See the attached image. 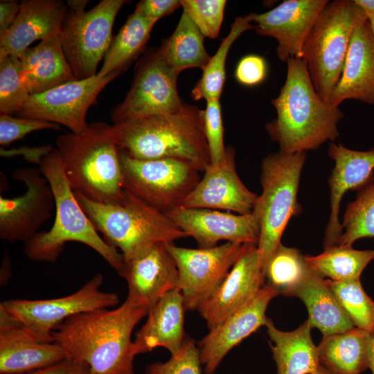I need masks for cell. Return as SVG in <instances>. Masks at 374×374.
I'll return each instance as SVG.
<instances>
[{
	"instance_id": "obj_1",
	"label": "cell",
	"mask_w": 374,
	"mask_h": 374,
	"mask_svg": "<svg viewBox=\"0 0 374 374\" xmlns=\"http://www.w3.org/2000/svg\"><path fill=\"white\" fill-rule=\"evenodd\" d=\"M149 310L127 297L116 309H97L66 319L53 331V341L66 358L87 364L93 374H134L132 334Z\"/></svg>"
},
{
	"instance_id": "obj_2",
	"label": "cell",
	"mask_w": 374,
	"mask_h": 374,
	"mask_svg": "<svg viewBox=\"0 0 374 374\" xmlns=\"http://www.w3.org/2000/svg\"><path fill=\"white\" fill-rule=\"evenodd\" d=\"M286 63L285 83L271 100L277 116L265 125L271 141L287 153L307 152L335 141L344 113L321 99L302 58H290Z\"/></svg>"
},
{
	"instance_id": "obj_3",
	"label": "cell",
	"mask_w": 374,
	"mask_h": 374,
	"mask_svg": "<svg viewBox=\"0 0 374 374\" xmlns=\"http://www.w3.org/2000/svg\"><path fill=\"white\" fill-rule=\"evenodd\" d=\"M118 150L140 160L172 158L200 172L211 163L204 127V110L185 104L179 111L134 118L111 125Z\"/></svg>"
},
{
	"instance_id": "obj_4",
	"label": "cell",
	"mask_w": 374,
	"mask_h": 374,
	"mask_svg": "<svg viewBox=\"0 0 374 374\" xmlns=\"http://www.w3.org/2000/svg\"><path fill=\"white\" fill-rule=\"evenodd\" d=\"M55 143L66 178L74 192L102 204L121 200L123 172L111 125L93 122L81 133L59 135Z\"/></svg>"
},
{
	"instance_id": "obj_5",
	"label": "cell",
	"mask_w": 374,
	"mask_h": 374,
	"mask_svg": "<svg viewBox=\"0 0 374 374\" xmlns=\"http://www.w3.org/2000/svg\"><path fill=\"white\" fill-rule=\"evenodd\" d=\"M42 174L48 182L55 197V217L52 227L39 231L24 242V253L31 260L55 262L68 242H78L96 251L117 272L123 257L107 244L80 205L66 178L57 149L40 163Z\"/></svg>"
},
{
	"instance_id": "obj_6",
	"label": "cell",
	"mask_w": 374,
	"mask_h": 374,
	"mask_svg": "<svg viewBox=\"0 0 374 374\" xmlns=\"http://www.w3.org/2000/svg\"><path fill=\"white\" fill-rule=\"evenodd\" d=\"M75 195L105 241L119 249L123 258H130L157 243H174L187 238L165 213L124 189L116 204L91 201L78 192Z\"/></svg>"
},
{
	"instance_id": "obj_7",
	"label": "cell",
	"mask_w": 374,
	"mask_h": 374,
	"mask_svg": "<svg viewBox=\"0 0 374 374\" xmlns=\"http://www.w3.org/2000/svg\"><path fill=\"white\" fill-rule=\"evenodd\" d=\"M367 20L354 0L328 1L306 38L302 59L316 91L327 103L341 77L353 32Z\"/></svg>"
},
{
	"instance_id": "obj_8",
	"label": "cell",
	"mask_w": 374,
	"mask_h": 374,
	"mask_svg": "<svg viewBox=\"0 0 374 374\" xmlns=\"http://www.w3.org/2000/svg\"><path fill=\"white\" fill-rule=\"evenodd\" d=\"M306 152L287 153L278 150L262 161V193L258 196L253 213L260 224L257 245L264 272L280 242L290 220L300 214L297 199L300 178Z\"/></svg>"
},
{
	"instance_id": "obj_9",
	"label": "cell",
	"mask_w": 374,
	"mask_h": 374,
	"mask_svg": "<svg viewBox=\"0 0 374 374\" xmlns=\"http://www.w3.org/2000/svg\"><path fill=\"white\" fill-rule=\"evenodd\" d=\"M119 157L123 189L165 213L182 206L201 179L200 171L184 160H140L120 150Z\"/></svg>"
},
{
	"instance_id": "obj_10",
	"label": "cell",
	"mask_w": 374,
	"mask_h": 374,
	"mask_svg": "<svg viewBox=\"0 0 374 374\" xmlns=\"http://www.w3.org/2000/svg\"><path fill=\"white\" fill-rule=\"evenodd\" d=\"M129 1L102 0L88 11H67L59 37L76 80L96 75L97 67L112 41V28Z\"/></svg>"
},
{
	"instance_id": "obj_11",
	"label": "cell",
	"mask_w": 374,
	"mask_h": 374,
	"mask_svg": "<svg viewBox=\"0 0 374 374\" xmlns=\"http://www.w3.org/2000/svg\"><path fill=\"white\" fill-rule=\"evenodd\" d=\"M101 274L94 275L76 292L65 296L40 300L3 301V309L23 324L41 342L53 341L52 332L66 319L82 312L109 308L118 303L115 292L102 291Z\"/></svg>"
},
{
	"instance_id": "obj_12",
	"label": "cell",
	"mask_w": 374,
	"mask_h": 374,
	"mask_svg": "<svg viewBox=\"0 0 374 374\" xmlns=\"http://www.w3.org/2000/svg\"><path fill=\"white\" fill-rule=\"evenodd\" d=\"M178 271V288L186 310H197L220 286L246 244L226 242L210 248L190 249L165 244Z\"/></svg>"
},
{
	"instance_id": "obj_13",
	"label": "cell",
	"mask_w": 374,
	"mask_h": 374,
	"mask_svg": "<svg viewBox=\"0 0 374 374\" xmlns=\"http://www.w3.org/2000/svg\"><path fill=\"white\" fill-rule=\"evenodd\" d=\"M178 75L159 48L148 52L138 63L130 90L111 114L114 124L182 109L184 103L177 88Z\"/></svg>"
},
{
	"instance_id": "obj_14",
	"label": "cell",
	"mask_w": 374,
	"mask_h": 374,
	"mask_svg": "<svg viewBox=\"0 0 374 374\" xmlns=\"http://www.w3.org/2000/svg\"><path fill=\"white\" fill-rule=\"evenodd\" d=\"M119 74L97 75L75 80L44 92L30 95L16 114L28 118L62 125L78 134L87 129V114L101 91Z\"/></svg>"
},
{
	"instance_id": "obj_15",
	"label": "cell",
	"mask_w": 374,
	"mask_h": 374,
	"mask_svg": "<svg viewBox=\"0 0 374 374\" xmlns=\"http://www.w3.org/2000/svg\"><path fill=\"white\" fill-rule=\"evenodd\" d=\"M12 177L22 181L27 190L12 198L0 196V238L26 242L51 218L55 197L39 168H17Z\"/></svg>"
},
{
	"instance_id": "obj_16",
	"label": "cell",
	"mask_w": 374,
	"mask_h": 374,
	"mask_svg": "<svg viewBox=\"0 0 374 374\" xmlns=\"http://www.w3.org/2000/svg\"><path fill=\"white\" fill-rule=\"evenodd\" d=\"M280 292L266 283L247 304L209 330L197 346L205 374H214L224 357L243 339L265 326L269 302Z\"/></svg>"
},
{
	"instance_id": "obj_17",
	"label": "cell",
	"mask_w": 374,
	"mask_h": 374,
	"mask_svg": "<svg viewBox=\"0 0 374 374\" xmlns=\"http://www.w3.org/2000/svg\"><path fill=\"white\" fill-rule=\"evenodd\" d=\"M328 0H285L260 14L251 13L257 34L277 41L276 55L284 62L302 58L306 38Z\"/></svg>"
},
{
	"instance_id": "obj_18",
	"label": "cell",
	"mask_w": 374,
	"mask_h": 374,
	"mask_svg": "<svg viewBox=\"0 0 374 374\" xmlns=\"http://www.w3.org/2000/svg\"><path fill=\"white\" fill-rule=\"evenodd\" d=\"M265 280L257 245L246 244L222 283L197 309L208 330L251 301Z\"/></svg>"
},
{
	"instance_id": "obj_19",
	"label": "cell",
	"mask_w": 374,
	"mask_h": 374,
	"mask_svg": "<svg viewBox=\"0 0 374 374\" xmlns=\"http://www.w3.org/2000/svg\"><path fill=\"white\" fill-rule=\"evenodd\" d=\"M166 214L199 248L217 246L221 240L254 245L259 241L260 224L253 212L241 215L180 206Z\"/></svg>"
},
{
	"instance_id": "obj_20",
	"label": "cell",
	"mask_w": 374,
	"mask_h": 374,
	"mask_svg": "<svg viewBox=\"0 0 374 374\" xmlns=\"http://www.w3.org/2000/svg\"><path fill=\"white\" fill-rule=\"evenodd\" d=\"M235 155L234 148L227 147L223 159L206 168L203 178L182 206L228 210L241 215L251 213L258 195L249 190L240 179Z\"/></svg>"
},
{
	"instance_id": "obj_21",
	"label": "cell",
	"mask_w": 374,
	"mask_h": 374,
	"mask_svg": "<svg viewBox=\"0 0 374 374\" xmlns=\"http://www.w3.org/2000/svg\"><path fill=\"white\" fill-rule=\"evenodd\" d=\"M127 283V298L150 309L168 292L178 288L177 265L164 243H157L123 258L118 271Z\"/></svg>"
},
{
	"instance_id": "obj_22",
	"label": "cell",
	"mask_w": 374,
	"mask_h": 374,
	"mask_svg": "<svg viewBox=\"0 0 374 374\" xmlns=\"http://www.w3.org/2000/svg\"><path fill=\"white\" fill-rule=\"evenodd\" d=\"M328 154L335 161V166L328 178L330 213L325 232L324 249L336 245L341 235L339 216L344 194L349 190H359L374 181V148L357 151L331 142Z\"/></svg>"
},
{
	"instance_id": "obj_23",
	"label": "cell",
	"mask_w": 374,
	"mask_h": 374,
	"mask_svg": "<svg viewBox=\"0 0 374 374\" xmlns=\"http://www.w3.org/2000/svg\"><path fill=\"white\" fill-rule=\"evenodd\" d=\"M68 11L60 0H24L11 26L0 33V60L20 57L30 45L59 35Z\"/></svg>"
},
{
	"instance_id": "obj_24",
	"label": "cell",
	"mask_w": 374,
	"mask_h": 374,
	"mask_svg": "<svg viewBox=\"0 0 374 374\" xmlns=\"http://www.w3.org/2000/svg\"><path fill=\"white\" fill-rule=\"evenodd\" d=\"M64 358L59 346L39 341L23 324L0 308L1 374H24Z\"/></svg>"
},
{
	"instance_id": "obj_25",
	"label": "cell",
	"mask_w": 374,
	"mask_h": 374,
	"mask_svg": "<svg viewBox=\"0 0 374 374\" xmlns=\"http://www.w3.org/2000/svg\"><path fill=\"white\" fill-rule=\"evenodd\" d=\"M348 99L374 105V36L368 20L353 32L330 104L339 107Z\"/></svg>"
},
{
	"instance_id": "obj_26",
	"label": "cell",
	"mask_w": 374,
	"mask_h": 374,
	"mask_svg": "<svg viewBox=\"0 0 374 374\" xmlns=\"http://www.w3.org/2000/svg\"><path fill=\"white\" fill-rule=\"evenodd\" d=\"M186 310L179 288L163 296L150 310L145 323L133 340L136 355L163 347L171 354L181 347L186 335L184 330Z\"/></svg>"
},
{
	"instance_id": "obj_27",
	"label": "cell",
	"mask_w": 374,
	"mask_h": 374,
	"mask_svg": "<svg viewBox=\"0 0 374 374\" xmlns=\"http://www.w3.org/2000/svg\"><path fill=\"white\" fill-rule=\"evenodd\" d=\"M19 60L22 78L30 95L76 80L63 52L59 35L28 48Z\"/></svg>"
},
{
	"instance_id": "obj_28",
	"label": "cell",
	"mask_w": 374,
	"mask_h": 374,
	"mask_svg": "<svg viewBox=\"0 0 374 374\" xmlns=\"http://www.w3.org/2000/svg\"><path fill=\"white\" fill-rule=\"evenodd\" d=\"M286 296L297 297L303 302L308 312L307 320L312 328L320 330L323 337L354 327L326 279L310 267L304 279Z\"/></svg>"
},
{
	"instance_id": "obj_29",
	"label": "cell",
	"mask_w": 374,
	"mask_h": 374,
	"mask_svg": "<svg viewBox=\"0 0 374 374\" xmlns=\"http://www.w3.org/2000/svg\"><path fill=\"white\" fill-rule=\"evenodd\" d=\"M277 374H314L320 366L317 346L306 320L296 329L283 331L269 319L266 326Z\"/></svg>"
},
{
	"instance_id": "obj_30",
	"label": "cell",
	"mask_w": 374,
	"mask_h": 374,
	"mask_svg": "<svg viewBox=\"0 0 374 374\" xmlns=\"http://www.w3.org/2000/svg\"><path fill=\"white\" fill-rule=\"evenodd\" d=\"M373 332L353 327L322 337L317 346L320 365L332 374H362L369 368Z\"/></svg>"
},
{
	"instance_id": "obj_31",
	"label": "cell",
	"mask_w": 374,
	"mask_h": 374,
	"mask_svg": "<svg viewBox=\"0 0 374 374\" xmlns=\"http://www.w3.org/2000/svg\"><path fill=\"white\" fill-rule=\"evenodd\" d=\"M157 21L134 12L113 37L96 75L121 74L144 51Z\"/></svg>"
},
{
	"instance_id": "obj_32",
	"label": "cell",
	"mask_w": 374,
	"mask_h": 374,
	"mask_svg": "<svg viewBox=\"0 0 374 374\" xmlns=\"http://www.w3.org/2000/svg\"><path fill=\"white\" fill-rule=\"evenodd\" d=\"M204 37L193 21L183 11L173 33L159 48L167 64L178 74L190 68L203 70L211 59L204 47Z\"/></svg>"
},
{
	"instance_id": "obj_33",
	"label": "cell",
	"mask_w": 374,
	"mask_h": 374,
	"mask_svg": "<svg viewBox=\"0 0 374 374\" xmlns=\"http://www.w3.org/2000/svg\"><path fill=\"white\" fill-rule=\"evenodd\" d=\"M309 267L322 278L334 281L359 280L368 264L374 260V249L357 250L333 245L317 256H305Z\"/></svg>"
},
{
	"instance_id": "obj_34",
	"label": "cell",
	"mask_w": 374,
	"mask_h": 374,
	"mask_svg": "<svg viewBox=\"0 0 374 374\" xmlns=\"http://www.w3.org/2000/svg\"><path fill=\"white\" fill-rule=\"evenodd\" d=\"M253 28L251 13L235 18L229 33L223 39L215 55L203 69L201 78L191 91L192 98L220 100L226 80V60L233 42L245 31Z\"/></svg>"
},
{
	"instance_id": "obj_35",
	"label": "cell",
	"mask_w": 374,
	"mask_h": 374,
	"mask_svg": "<svg viewBox=\"0 0 374 374\" xmlns=\"http://www.w3.org/2000/svg\"><path fill=\"white\" fill-rule=\"evenodd\" d=\"M342 233L337 244L350 247L362 238L374 239V181L358 190L348 204L341 223Z\"/></svg>"
},
{
	"instance_id": "obj_36",
	"label": "cell",
	"mask_w": 374,
	"mask_h": 374,
	"mask_svg": "<svg viewBox=\"0 0 374 374\" xmlns=\"http://www.w3.org/2000/svg\"><path fill=\"white\" fill-rule=\"evenodd\" d=\"M309 266L299 249L280 243L267 263L265 276L267 283L285 296L305 277Z\"/></svg>"
},
{
	"instance_id": "obj_37",
	"label": "cell",
	"mask_w": 374,
	"mask_h": 374,
	"mask_svg": "<svg viewBox=\"0 0 374 374\" xmlns=\"http://www.w3.org/2000/svg\"><path fill=\"white\" fill-rule=\"evenodd\" d=\"M355 327L374 330V301L364 291L361 280L334 281L326 279Z\"/></svg>"
},
{
	"instance_id": "obj_38",
	"label": "cell",
	"mask_w": 374,
	"mask_h": 374,
	"mask_svg": "<svg viewBox=\"0 0 374 374\" xmlns=\"http://www.w3.org/2000/svg\"><path fill=\"white\" fill-rule=\"evenodd\" d=\"M30 95L22 78L19 58L10 55L0 60L1 114H16Z\"/></svg>"
},
{
	"instance_id": "obj_39",
	"label": "cell",
	"mask_w": 374,
	"mask_h": 374,
	"mask_svg": "<svg viewBox=\"0 0 374 374\" xmlns=\"http://www.w3.org/2000/svg\"><path fill=\"white\" fill-rule=\"evenodd\" d=\"M226 4L224 0H181L183 11L204 37L211 39L219 35Z\"/></svg>"
},
{
	"instance_id": "obj_40",
	"label": "cell",
	"mask_w": 374,
	"mask_h": 374,
	"mask_svg": "<svg viewBox=\"0 0 374 374\" xmlns=\"http://www.w3.org/2000/svg\"><path fill=\"white\" fill-rule=\"evenodd\" d=\"M199 350L195 341L186 336L181 347L168 360L148 365L145 374H201Z\"/></svg>"
},
{
	"instance_id": "obj_41",
	"label": "cell",
	"mask_w": 374,
	"mask_h": 374,
	"mask_svg": "<svg viewBox=\"0 0 374 374\" xmlns=\"http://www.w3.org/2000/svg\"><path fill=\"white\" fill-rule=\"evenodd\" d=\"M204 127L211 163H217L223 159L226 148L224 144V128L220 100H206V107L204 110Z\"/></svg>"
},
{
	"instance_id": "obj_42",
	"label": "cell",
	"mask_w": 374,
	"mask_h": 374,
	"mask_svg": "<svg viewBox=\"0 0 374 374\" xmlns=\"http://www.w3.org/2000/svg\"><path fill=\"white\" fill-rule=\"evenodd\" d=\"M60 130L59 125L44 121L0 115V144L8 145L24 138L28 134L42 130Z\"/></svg>"
},
{
	"instance_id": "obj_43",
	"label": "cell",
	"mask_w": 374,
	"mask_h": 374,
	"mask_svg": "<svg viewBox=\"0 0 374 374\" xmlns=\"http://www.w3.org/2000/svg\"><path fill=\"white\" fill-rule=\"evenodd\" d=\"M267 74L265 60L258 55L243 57L238 62L235 72L236 80L245 86H255L261 83Z\"/></svg>"
},
{
	"instance_id": "obj_44",
	"label": "cell",
	"mask_w": 374,
	"mask_h": 374,
	"mask_svg": "<svg viewBox=\"0 0 374 374\" xmlns=\"http://www.w3.org/2000/svg\"><path fill=\"white\" fill-rule=\"evenodd\" d=\"M179 6L180 0H141L136 3L134 12L157 21L170 15Z\"/></svg>"
},
{
	"instance_id": "obj_45",
	"label": "cell",
	"mask_w": 374,
	"mask_h": 374,
	"mask_svg": "<svg viewBox=\"0 0 374 374\" xmlns=\"http://www.w3.org/2000/svg\"><path fill=\"white\" fill-rule=\"evenodd\" d=\"M24 374H93V373L87 364L64 358L52 365Z\"/></svg>"
},
{
	"instance_id": "obj_46",
	"label": "cell",
	"mask_w": 374,
	"mask_h": 374,
	"mask_svg": "<svg viewBox=\"0 0 374 374\" xmlns=\"http://www.w3.org/2000/svg\"><path fill=\"white\" fill-rule=\"evenodd\" d=\"M19 4L17 1H0V33L6 31L13 24L19 11Z\"/></svg>"
},
{
	"instance_id": "obj_47",
	"label": "cell",
	"mask_w": 374,
	"mask_h": 374,
	"mask_svg": "<svg viewBox=\"0 0 374 374\" xmlns=\"http://www.w3.org/2000/svg\"><path fill=\"white\" fill-rule=\"evenodd\" d=\"M88 2L87 0H69L67 1L66 6L69 11L81 12L85 11Z\"/></svg>"
},
{
	"instance_id": "obj_48",
	"label": "cell",
	"mask_w": 374,
	"mask_h": 374,
	"mask_svg": "<svg viewBox=\"0 0 374 374\" xmlns=\"http://www.w3.org/2000/svg\"><path fill=\"white\" fill-rule=\"evenodd\" d=\"M368 17L374 15V0H354Z\"/></svg>"
},
{
	"instance_id": "obj_49",
	"label": "cell",
	"mask_w": 374,
	"mask_h": 374,
	"mask_svg": "<svg viewBox=\"0 0 374 374\" xmlns=\"http://www.w3.org/2000/svg\"><path fill=\"white\" fill-rule=\"evenodd\" d=\"M369 368L371 371V374H374V330L373 331V341L370 351Z\"/></svg>"
},
{
	"instance_id": "obj_50",
	"label": "cell",
	"mask_w": 374,
	"mask_h": 374,
	"mask_svg": "<svg viewBox=\"0 0 374 374\" xmlns=\"http://www.w3.org/2000/svg\"><path fill=\"white\" fill-rule=\"evenodd\" d=\"M314 374H332L330 371H328L327 369L321 366V365L318 368L317 371Z\"/></svg>"
},
{
	"instance_id": "obj_51",
	"label": "cell",
	"mask_w": 374,
	"mask_h": 374,
	"mask_svg": "<svg viewBox=\"0 0 374 374\" xmlns=\"http://www.w3.org/2000/svg\"><path fill=\"white\" fill-rule=\"evenodd\" d=\"M368 21L369 23L371 31L373 33V35L374 36V15L369 16L368 17Z\"/></svg>"
}]
</instances>
